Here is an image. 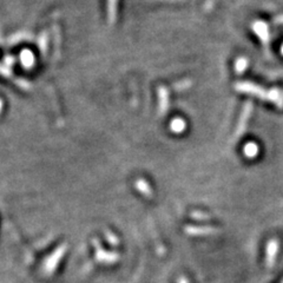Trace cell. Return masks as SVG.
I'll return each mask as SVG.
<instances>
[{"mask_svg": "<svg viewBox=\"0 0 283 283\" xmlns=\"http://www.w3.org/2000/svg\"><path fill=\"white\" fill-rule=\"evenodd\" d=\"M234 89L237 92L245 93V95L254 96L264 102H270L277 108L283 109V91L278 89L267 90L262 86L250 82H237L234 84Z\"/></svg>", "mask_w": 283, "mask_h": 283, "instance_id": "1", "label": "cell"}, {"mask_svg": "<svg viewBox=\"0 0 283 283\" xmlns=\"http://www.w3.org/2000/svg\"><path fill=\"white\" fill-rule=\"evenodd\" d=\"M0 75L5 78H12L13 79V73L11 71V69L9 68L8 65H2L0 64Z\"/></svg>", "mask_w": 283, "mask_h": 283, "instance_id": "19", "label": "cell"}, {"mask_svg": "<svg viewBox=\"0 0 283 283\" xmlns=\"http://www.w3.org/2000/svg\"><path fill=\"white\" fill-rule=\"evenodd\" d=\"M157 97H158V116L165 117L168 115L170 109V95L169 90L165 86H158L157 88Z\"/></svg>", "mask_w": 283, "mask_h": 283, "instance_id": "3", "label": "cell"}, {"mask_svg": "<svg viewBox=\"0 0 283 283\" xmlns=\"http://www.w3.org/2000/svg\"><path fill=\"white\" fill-rule=\"evenodd\" d=\"M97 243V252H96V257L99 262H103V263H109V264H112V263H116L119 259V255L118 252H115V251H106V250H103L101 244H99L98 241H96Z\"/></svg>", "mask_w": 283, "mask_h": 283, "instance_id": "7", "label": "cell"}, {"mask_svg": "<svg viewBox=\"0 0 283 283\" xmlns=\"http://www.w3.org/2000/svg\"><path fill=\"white\" fill-rule=\"evenodd\" d=\"M184 231L191 236H204L217 234L219 232V229L212 225H185Z\"/></svg>", "mask_w": 283, "mask_h": 283, "instance_id": "6", "label": "cell"}, {"mask_svg": "<svg viewBox=\"0 0 283 283\" xmlns=\"http://www.w3.org/2000/svg\"><path fill=\"white\" fill-rule=\"evenodd\" d=\"M177 283H189V281H188V278L184 277V276H182V277H179L177 279Z\"/></svg>", "mask_w": 283, "mask_h": 283, "instance_id": "23", "label": "cell"}, {"mask_svg": "<svg viewBox=\"0 0 283 283\" xmlns=\"http://www.w3.org/2000/svg\"><path fill=\"white\" fill-rule=\"evenodd\" d=\"M252 32L258 37V39L264 46L265 49L269 48V43H270V32H269L268 25L264 22L257 21L251 24Z\"/></svg>", "mask_w": 283, "mask_h": 283, "instance_id": "4", "label": "cell"}, {"mask_svg": "<svg viewBox=\"0 0 283 283\" xmlns=\"http://www.w3.org/2000/svg\"><path fill=\"white\" fill-rule=\"evenodd\" d=\"M185 128H186V123L184 119L182 118L172 119L171 124H170V129H171L172 132H175V134H182V132L185 130Z\"/></svg>", "mask_w": 283, "mask_h": 283, "instance_id": "12", "label": "cell"}, {"mask_svg": "<svg viewBox=\"0 0 283 283\" xmlns=\"http://www.w3.org/2000/svg\"><path fill=\"white\" fill-rule=\"evenodd\" d=\"M38 48L41 50V53L43 57H45L48 55V50H49V32L48 31H43L41 33V36L38 37Z\"/></svg>", "mask_w": 283, "mask_h": 283, "instance_id": "11", "label": "cell"}, {"mask_svg": "<svg viewBox=\"0 0 283 283\" xmlns=\"http://www.w3.org/2000/svg\"><path fill=\"white\" fill-rule=\"evenodd\" d=\"M118 0H108V22L110 25H115L117 21Z\"/></svg>", "mask_w": 283, "mask_h": 283, "instance_id": "10", "label": "cell"}, {"mask_svg": "<svg viewBox=\"0 0 283 283\" xmlns=\"http://www.w3.org/2000/svg\"><path fill=\"white\" fill-rule=\"evenodd\" d=\"M191 217L196 219V221H209L210 219V215L206 214V212H203L201 210H195L191 211Z\"/></svg>", "mask_w": 283, "mask_h": 283, "instance_id": "17", "label": "cell"}, {"mask_svg": "<svg viewBox=\"0 0 283 283\" xmlns=\"http://www.w3.org/2000/svg\"><path fill=\"white\" fill-rule=\"evenodd\" d=\"M136 189H137L139 194H142L146 198H151L154 196V191H152L151 185L145 181L144 178H138L135 183Z\"/></svg>", "mask_w": 283, "mask_h": 283, "instance_id": "9", "label": "cell"}, {"mask_svg": "<svg viewBox=\"0 0 283 283\" xmlns=\"http://www.w3.org/2000/svg\"><path fill=\"white\" fill-rule=\"evenodd\" d=\"M3 108H4V102H3V99L0 98V113L3 111Z\"/></svg>", "mask_w": 283, "mask_h": 283, "instance_id": "24", "label": "cell"}, {"mask_svg": "<svg viewBox=\"0 0 283 283\" xmlns=\"http://www.w3.org/2000/svg\"><path fill=\"white\" fill-rule=\"evenodd\" d=\"M19 57H21L22 65L24 66L26 70L32 69L33 66H35V64H36V56H35V53L31 51V50H28V49L23 50L22 53H21V56H19Z\"/></svg>", "mask_w": 283, "mask_h": 283, "instance_id": "8", "label": "cell"}, {"mask_svg": "<svg viewBox=\"0 0 283 283\" xmlns=\"http://www.w3.org/2000/svg\"><path fill=\"white\" fill-rule=\"evenodd\" d=\"M272 23L276 25H283V15L277 16L276 18L272 19Z\"/></svg>", "mask_w": 283, "mask_h": 283, "instance_id": "22", "label": "cell"}, {"mask_svg": "<svg viewBox=\"0 0 283 283\" xmlns=\"http://www.w3.org/2000/svg\"><path fill=\"white\" fill-rule=\"evenodd\" d=\"M192 85V81L191 79H183V81H179L177 83H175L174 85H172V89L175 90V91H185V90L190 89Z\"/></svg>", "mask_w": 283, "mask_h": 283, "instance_id": "15", "label": "cell"}, {"mask_svg": "<svg viewBox=\"0 0 283 283\" xmlns=\"http://www.w3.org/2000/svg\"><path fill=\"white\" fill-rule=\"evenodd\" d=\"M53 38H55V58H58L61 55V33H59L58 25H53Z\"/></svg>", "mask_w": 283, "mask_h": 283, "instance_id": "13", "label": "cell"}, {"mask_svg": "<svg viewBox=\"0 0 283 283\" xmlns=\"http://www.w3.org/2000/svg\"><path fill=\"white\" fill-rule=\"evenodd\" d=\"M279 283H283V279H282V281H281V282H279Z\"/></svg>", "mask_w": 283, "mask_h": 283, "instance_id": "26", "label": "cell"}, {"mask_svg": "<svg viewBox=\"0 0 283 283\" xmlns=\"http://www.w3.org/2000/svg\"><path fill=\"white\" fill-rule=\"evenodd\" d=\"M247 68H248V61L245 58H243V57L238 58L237 61L235 62V71L239 73V75L244 72L245 70H247Z\"/></svg>", "mask_w": 283, "mask_h": 283, "instance_id": "16", "label": "cell"}, {"mask_svg": "<svg viewBox=\"0 0 283 283\" xmlns=\"http://www.w3.org/2000/svg\"><path fill=\"white\" fill-rule=\"evenodd\" d=\"M15 83L17 84V86H19V88L23 89V90H31V84L28 81H25V79H22V78H19V79H15Z\"/></svg>", "mask_w": 283, "mask_h": 283, "instance_id": "20", "label": "cell"}, {"mask_svg": "<svg viewBox=\"0 0 283 283\" xmlns=\"http://www.w3.org/2000/svg\"><path fill=\"white\" fill-rule=\"evenodd\" d=\"M279 250V242L276 238L269 239L265 247V265L268 268H272L275 265Z\"/></svg>", "mask_w": 283, "mask_h": 283, "instance_id": "5", "label": "cell"}, {"mask_svg": "<svg viewBox=\"0 0 283 283\" xmlns=\"http://www.w3.org/2000/svg\"><path fill=\"white\" fill-rule=\"evenodd\" d=\"M5 63H6L5 65H8L9 68H10V66H12V65L16 63L15 57H6V58H5Z\"/></svg>", "mask_w": 283, "mask_h": 283, "instance_id": "21", "label": "cell"}, {"mask_svg": "<svg viewBox=\"0 0 283 283\" xmlns=\"http://www.w3.org/2000/svg\"><path fill=\"white\" fill-rule=\"evenodd\" d=\"M252 109H254V105H252V102L250 101L244 103V105H243L242 112H241V115H239V118H238L237 126H236L234 136H232V142L234 143L237 142L238 139L245 134V130H247V126H248V122L251 117Z\"/></svg>", "mask_w": 283, "mask_h": 283, "instance_id": "2", "label": "cell"}, {"mask_svg": "<svg viewBox=\"0 0 283 283\" xmlns=\"http://www.w3.org/2000/svg\"><path fill=\"white\" fill-rule=\"evenodd\" d=\"M243 152H244V155L247 156V157H255V156H257L258 154V146L255 144V143H248L247 145H244V148H243Z\"/></svg>", "mask_w": 283, "mask_h": 283, "instance_id": "14", "label": "cell"}, {"mask_svg": "<svg viewBox=\"0 0 283 283\" xmlns=\"http://www.w3.org/2000/svg\"><path fill=\"white\" fill-rule=\"evenodd\" d=\"M281 51H282V53H283V46H282V50H281Z\"/></svg>", "mask_w": 283, "mask_h": 283, "instance_id": "25", "label": "cell"}, {"mask_svg": "<svg viewBox=\"0 0 283 283\" xmlns=\"http://www.w3.org/2000/svg\"><path fill=\"white\" fill-rule=\"evenodd\" d=\"M106 241H108L110 244L113 245V247H117V245L119 244V239L117 236H116L115 234H112V232H110V231H106Z\"/></svg>", "mask_w": 283, "mask_h": 283, "instance_id": "18", "label": "cell"}]
</instances>
